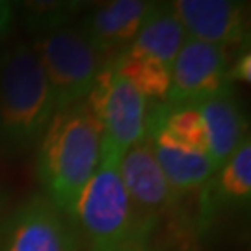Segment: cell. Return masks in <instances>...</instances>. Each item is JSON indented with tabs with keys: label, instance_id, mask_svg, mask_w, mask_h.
Segmentation results:
<instances>
[{
	"label": "cell",
	"instance_id": "cell-1",
	"mask_svg": "<svg viewBox=\"0 0 251 251\" xmlns=\"http://www.w3.org/2000/svg\"><path fill=\"white\" fill-rule=\"evenodd\" d=\"M102 125L86 99L58 110L36 151V175L45 196L71 220L82 190L99 166Z\"/></svg>",
	"mask_w": 251,
	"mask_h": 251
},
{
	"label": "cell",
	"instance_id": "cell-2",
	"mask_svg": "<svg viewBox=\"0 0 251 251\" xmlns=\"http://www.w3.org/2000/svg\"><path fill=\"white\" fill-rule=\"evenodd\" d=\"M56 114L50 84L30 43L19 41L0 56V145L8 154L37 147Z\"/></svg>",
	"mask_w": 251,
	"mask_h": 251
},
{
	"label": "cell",
	"instance_id": "cell-3",
	"mask_svg": "<svg viewBox=\"0 0 251 251\" xmlns=\"http://www.w3.org/2000/svg\"><path fill=\"white\" fill-rule=\"evenodd\" d=\"M121 152L100 140L99 166L75 205L71 224L88 251L138 248L125 186L119 173Z\"/></svg>",
	"mask_w": 251,
	"mask_h": 251
},
{
	"label": "cell",
	"instance_id": "cell-4",
	"mask_svg": "<svg viewBox=\"0 0 251 251\" xmlns=\"http://www.w3.org/2000/svg\"><path fill=\"white\" fill-rule=\"evenodd\" d=\"M30 47L50 84L56 112L86 99L99 73L112 63L95 49L78 25L37 34Z\"/></svg>",
	"mask_w": 251,
	"mask_h": 251
},
{
	"label": "cell",
	"instance_id": "cell-5",
	"mask_svg": "<svg viewBox=\"0 0 251 251\" xmlns=\"http://www.w3.org/2000/svg\"><path fill=\"white\" fill-rule=\"evenodd\" d=\"M119 173L132 212L134 244L149 251L154 234L160 231L175 203L149 136L123 152Z\"/></svg>",
	"mask_w": 251,
	"mask_h": 251
},
{
	"label": "cell",
	"instance_id": "cell-6",
	"mask_svg": "<svg viewBox=\"0 0 251 251\" xmlns=\"http://www.w3.org/2000/svg\"><path fill=\"white\" fill-rule=\"evenodd\" d=\"M86 102L102 125V142L123 152L147 136L149 100L114 71V62L99 73Z\"/></svg>",
	"mask_w": 251,
	"mask_h": 251
},
{
	"label": "cell",
	"instance_id": "cell-7",
	"mask_svg": "<svg viewBox=\"0 0 251 251\" xmlns=\"http://www.w3.org/2000/svg\"><path fill=\"white\" fill-rule=\"evenodd\" d=\"M0 251H80L71 220L43 194L19 203L0 224Z\"/></svg>",
	"mask_w": 251,
	"mask_h": 251
},
{
	"label": "cell",
	"instance_id": "cell-8",
	"mask_svg": "<svg viewBox=\"0 0 251 251\" xmlns=\"http://www.w3.org/2000/svg\"><path fill=\"white\" fill-rule=\"evenodd\" d=\"M251 201V142L246 136L236 151L220 166L196 198L194 233L208 234L214 225L233 212H242Z\"/></svg>",
	"mask_w": 251,
	"mask_h": 251
},
{
	"label": "cell",
	"instance_id": "cell-9",
	"mask_svg": "<svg viewBox=\"0 0 251 251\" xmlns=\"http://www.w3.org/2000/svg\"><path fill=\"white\" fill-rule=\"evenodd\" d=\"M170 4L190 39L222 47L234 56L248 49V4L234 0H175Z\"/></svg>",
	"mask_w": 251,
	"mask_h": 251
},
{
	"label": "cell",
	"instance_id": "cell-10",
	"mask_svg": "<svg viewBox=\"0 0 251 251\" xmlns=\"http://www.w3.org/2000/svg\"><path fill=\"white\" fill-rule=\"evenodd\" d=\"M234 54L222 47L186 39L171 67L168 104H198L231 86L227 80Z\"/></svg>",
	"mask_w": 251,
	"mask_h": 251
},
{
	"label": "cell",
	"instance_id": "cell-11",
	"mask_svg": "<svg viewBox=\"0 0 251 251\" xmlns=\"http://www.w3.org/2000/svg\"><path fill=\"white\" fill-rule=\"evenodd\" d=\"M156 2L145 0H112L95 4L82 21L80 30L108 62H114L134 41L147 15Z\"/></svg>",
	"mask_w": 251,
	"mask_h": 251
},
{
	"label": "cell",
	"instance_id": "cell-12",
	"mask_svg": "<svg viewBox=\"0 0 251 251\" xmlns=\"http://www.w3.org/2000/svg\"><path fill=\"white\" fill-rule=\"evenodd\" d=\"M196 106L205 123L208 156L218 170L248 136L246 116L233 86H227Z\"/></svg>",
	"mask_w": 251,
	"mask_h": 251
},
{
	"label": "cell",
	"instance_id": "cell-13",
	"mask_svg": "<svg viewBox=\"0 0 251 251\" xmlns=\"http://www.w3.org/2000/svg\"><path fill=\"white\" fill-rule=\"evenodd\" d=\"M186 32L180 26L179 19L173 13L171 4L156 2L147 15L138 36L125 52L144 58L147 62L160 65L164 69L173 67L179 50L186 43Z\"/></svg>",
	"mask_w": 251,
	"mask_h": 251
},
{
	"label": "cell",
	"instance_id": "cell-14",
	"mask_svg": "<svg viewBox=\"0 0 251 251\" xmlns=\"http://www.w3.org/2000/svg\"><path fill=\"white\" fill-rule=\"evenodd\" d=\"M154 156L160 164V170L170 184L175 203H188L196 199L198 194L216 173L214 162L208 154L186 152L152 142Z\"/></svg>",
	"mask_w": 251,
	"mask_h": 251
},
{
	"label": "cell",
	"instance_id": "cell-15",
	"mask_svg": "<svg viewBox=\"0 0 251 251\" xmlns=\"http://www.w3.org/2000/svg\"><path fill=\"white\" fill-rule=\"evenodd\" d=\"M26 11V26L34 36L54 28L71 25L75 13H78L84 4L80 2H26L23 4Z\"/></svg>",
	"mask_w": 251,
	"mask_h": 251
},
{
	"label": "cell",
	"instance_id": "cell-16",
	"mask_svg": "<svg viewBox=\"0 0 251 251\" xmlns=\"http://www.w3.org/2000/svg\"><path fill=\"white\" fill-rule=\"evenodd\" d=\"M227 80L229 84L251 80V54L248 49L233 58V62L229 65V73H227Z\"/></svg>",
	"mask_w": 251,
	"mask_h": 251
},
{
	"label": "cell",
	"instance_id": "cell-17",
	"mask_svg": "<svg viewBox=\"0 0 251 251\" xmlns=\"http://www.w3.org/2000/svg\"><path fill=\"white\" fill-rule=\"evenodd\" d=\"M15 19V6L11 2H6V0H0V36L9 30L11 23Z\"/></svg>",
	"mask_w": 251,
	"mask_h": 251
},
{
	"label": "cell",
	"instance_id": "cell-18",
	"mask_svg": "<svg viewBox=\"0 0 251 251\" xmlns=\"http://www.w3.org/2000/svg\"><path fill=\"white\" fill-rule=\"evenodd\" d=\"M121 251H144V250H140V248H126V250H121Z\"/></svg>",
	"mask_w": 251,
	"mask_h": 251
}]
</instances>
